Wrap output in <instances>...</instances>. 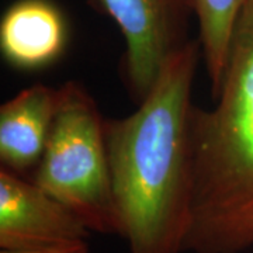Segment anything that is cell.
<instances>
[{
    "label": "cell",
    "mask_w": 253,
    "mask_h": 253,
    "mask_svg": "<svg viewBox=\"0 0 253 253\" xmlns=\"http://www.w3.org/2000/svg\"><path fill=\"white\" fill-rule=\"evenodd\" d=\"M61 101V87L36 83L0 107V162L18 176L34 174Z\"/></svg>",
    "instance_id": "obj_6"
},
{
    "label": "cell",
    "mask_w": 253,
    "mask_h": 253,
    "mask_svg": "<svg viewBox=\"0 0 253 253\" xmlns=\"http://www.w3.org/2000/svg\"><path fill=\"white\" fill-rule=\"evenodd\" d=\"M210 109L193 106V201L184 253L253 249V0L236 20Z\"/></svg>",
    "instance_id": "obj_2"
},
{
    "label": "cell",
    "mask_w": 253,
    "mask_h": 253,
    "mask_svg": "<svg viewBox=\"0 0 253 253\" xmlns=\"http://www.w3.org/2000/svg\"><path fill=\"white\" fill-rule=\"evenodd\" d=\"M87 3H89L91 7L96 10V11L101 13V10H100V1H99V0H87Z\"/></svg>",
    "instance_id": "obj_10"
},
{
    "label": "cell",
    "mask_w": 253,
    "mask_h": 253,
    "mask_svg": "<svg viewBox=\"0 0 253 253\" xmlns=\"http://www.w3.org/2000/svg\"><path fill=\"white\" fill-rule=\"evenodd\" d=\"M0 253H90L87 241H76L68 244L52 245L36 249H21V251H0Z\"/></svg>",
    "instance_id": "obj_9"
},
{
    "label": "cell",
    "mask_w": 253,
    "mask_h": 253,
    "mask_svg": "<svg viewBox=\"0 0 253 253\" xmlns=\"http://www.w3.org/2000/svg\"><path fill=\"white\" fill-rule=\"evenodd\" d=\"M81 218L34 181L0 168V251L87 241Z\"/></svg>",
    "instance_id": "obj_5"
},
{
    "label": "cell",
    "mask_w": 253,
    "mask_h": 253,
    "mask_svg": "<svg viewBox=\"0 0 253 253\" xmlns=\"http://www.w3.org/2000/svg\"><path fill=\"white\" fill-rule=\"evenodd\" d=\"M104 123L83 84H62L52 131L31 180L73 211L91 234L120 236Z\"/></svg>",
    "instance_id": "obj_3"
},
{
    "label": "cell",
    "mask_w": 253,
    "mask_h": 253,
    "mask_svg": "<svg viewBox=\"0 0 253 253\" xmlns=\"http://www.w3.org/2000/svg\"><path fill=\"white\" fill-rule=\"evenodd\" d=\"M66 42V20L51 0H18L0 21L1 54L17 69L37 71L52 65Z\"/></svg>",
    "instance_id": "obj_7"
},
{
    "label": "cell",
    "mask_w": 253,
    "mask_h": 253,
    "mask_svg": "<svg viewBox=\"0 0 253 253\" xmlns=\"http://www.w3.org/2000/svg\"><path fill=\"white\" fill-rule=\"evenodd\" d=\"M189 1H190V3H191V6H193V1H191V0H189Z\"/></svg>",
    "instance_id": "obj_11"
},
{
    "label": "cell",
    "mask_w": 253,
    "mask_h": 253,
    "mask_svg": "<svg viewBox=\"0 0 253 253\" xmlns=\"http://www.w3.org/2000/svg\"><path fill=\"white\" fill-rule=\"evenodd\" d=\"M201 59L193 38L166 62L134 113L106 118L120 236L129 253H184L194 179L191 91Z\"/></svg>",
    "instance_id": "obj_1"
},
{
    "label": "cell",
    "mask_w": 253,
    "mask_h": 253,
    "mask_svg": "<svg viewBox=\"0 0 253 253\" xmlns=\"http://www.w3.org/2000/svg\"><path fill=\"white\" fill-rule=\"evenodd\" d=\"M199 21V41L203 61L211 82V93L217 90L225 69L228 49L236 20L248 0H191Z\"/></svg>",
    "instance_id": "obj_8"
},
{
    "label": "cell",
    "mask_w": 253,
    "mask_h": 253,
    "mask_svg": "<svg viewBox=\"0 0 253 253\" xmlns=\"http://www.w3.org/2000/svg\"><path fill=\"white\" fill-rule=\"evenodd\" d=\"M126 40L123 78L131 99L139 104L152 90L163 66L187 45L189 0H99Z\"/></svg>",
    "instance_id": "obj_4"
}]
</instances>
